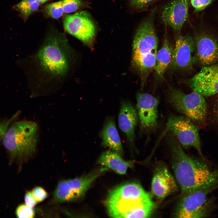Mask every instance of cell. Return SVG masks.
Returning <instances> with one entry per match:
<instances>
[{
	"label": "cell",
	"instance_id": "1",
	"mask_svg": "<svg viewBox=\"0 0 218 218\" xmlns=\"http://www.w3.org/2000/svg\"><path fill=\"white\" fill-rule=\"evenodd\" d=\"M75 56L64 34H48L25 60L31 96L47 95L59 89L70 77Z\"/></svg>",
	"mask_w": 218,
	"mask_h": 218
},
{
	"label": "cell",
	"instance_id": "2",
	"mask_svg": "<svg viewBox=\"0 0 218 218\" xmlns=\"http://www.w3.org/2000/svg\"><path fill=\"white\" fill-rule=\"evenodd\" d=\"M177 183L184 194L218 187V170H212L200 160L190 157L173 136L167 139Z\"/></svg>",
	"mask_w": 218,
	"mask_h": 218
},
{
	"label": "cell",
	"instance_id": "3",
	"mask_svg": "<svg viewBox=\"0 0 218 218\" xmlns=\"http://www.w3.org/2000/svg\"><path fill=\"white\" fill-rule=\"evenodd\" d=\"M106 206L109 215L114 218H146L153 213L155 204L150 194L134 182L121 185L107 196Z\"/></svg>",
	"mask_w": 218,
	"mask_h": 218
},
{
	"label": "cell",
	"instance_id": "4",
	"mask_svg": "<svg viewBox=\"0 0 218 218\" xmlns=\"http://www.w3.org/2000/svg\"><path fill=\"white\" fill-rule=\"evenodd\" d=\"M158 39L152 20L147 19L137 30L133 43L131 64L139 75L142 88L154 70Z\"/></svg>",
	"mask_w": 218,
	"mask_h": 218
},
{
	"label": "cell",
	"instance_id": "5",
	"mask_svg": "<svg viewBox=\"0 0 218 218\" xmlns=\"http://www.w3.org/2000/svg\"><path fill=\"white\" fill-rule=\"evenodd\" d=\"M38 126L35 122L21 121L12 123L2 140L8 153L10 163L21 162L35 153L39 141Z\"/></svg>",
	"mask_w": 218,
	"mask_h": 218
},
{
	"label": "cell",
	"instance_id": "6",
	"mask_svg": "<svg viewBox=\"0 0 218 218\" xmlns=\"http://www.w3.org/2000/svg\"><path fill=\"white\" fill-rule=\"evenodd\" d=\"M168 101L177 111L198 124L205 120L207 104L205 98L193 91L186 94L171 86L169 87Z\"/></svg>",
	"mask_w": 218,
	"mask_h": 218
},
{
	"label": "cell",
	"instance_id": "7",
	"mask_svg": "<svg viewBox=\"0 0 218 218\" xmlns=\"http://www.w3.org/2000/svg\"><path fill=\"white\" fill-rule=\"evenodd\" d=\"M213 190L205 189L184 194L177 205L174 217L180 218H198L208 216L213 201L208 194Z\"/></svg>",
	"mask_w": 218,
	"mask_h": 218
},
{
	"label": "cell",
	"instance_id": "8",
	"mask_svg": "<svg viewBox=\"0 0 218 218\" xmlns=\"http://www.w3.org/2000/svg\"><path fill=\"white\" fill-rule=\"evenodd\" d=\"M167 129L183 148L194 147L202 155L197 128L188 117L183 115L170 116L167 124Z\"/></svg>",
	"mask_w": 218,
	"mask_h": 218
},
{
	"label": "cell",
	"instance_id": "9",
	"mask_svg": "<svg viewBox=\"0 0 218 218\" xmlns=\"http://www.w3.org/2000/svg\"><path fill=\"white\" fill-rule=\"evenodd\" d=\"M101 172H94L86 175L59 182L53 193L54 201L70 202L81 197L92 183L100 175Z\"/></svg>",
	"mask_w": 218,
	"mask_h": 218
},
{
	"label": "cell",
	"instance_id": "10",
	"mask_svg": "<svg viewBox=\"0 0 218 218\" xmlns=\"http://www.w3.org/2000/svg\"><path fill=\"white\" fill-rule=\"evenodd\" d=\"M63 22L64 28L67 32L92 48L96 29L88 12L83 11L66 15Z\"/></svg>",
	"mask_w": 218,
	"mask_h": 218
},
{
	"label": "cell",
	"instance_id": "11",
	"mask_svg": "<svg viewBox=\"0 0 218 218\" xmlns=\"http://www.w3.org/2000/svg\"><path fill=\"white\" fill-rule=\"evenodd\" d=\"M196 61L194 38L189 35L177 36L173 48L172 62L169 68L177 70L189 69Z\"/></svg>",
	"mask_w": 218,
	"mask_h": 218
},
{
	"label": "cell",
	"instance_id": "12",
	"mask_svg": "<svg viewBox=\"0 0 218 218\" xmlns=\"http://www.w3.org/2000/svg\"><path fill=\"white\" fill-rule=\"evenodd\" d=\"M186 82L193 91L204 97L218 93V63L203 66L198 73Z\"/></svg>",
	"mask_w": 218,
	"mask_h": 218
},
{
	"label": "cell",
	"instance_id": "13",
	"mask_svg": "<svg viewBox=\"0 0 218 218\" xmlns=\"http://www.w3.org/2000/svg\"><path fill=\"white\" fill-rule=\"evenodd\" d=\"M137 108L142 129L150 134L157 127L158 99L147 93H139L137 96Z\"/></svg>",
	"mask_w": 218,
	"mask_h": 218
},
{
	"label": "cell",
	"instance_id": "14",
	"mask_svg": "<svg viewBox=\"0 0 218 218\" xmlns=\"http://www.w3.org/2000/svg\"><path fill=\"white\" fill-rule=\"evenodd\" d=\"M197 61L203 66L218 62V41L212 35L200 34L194 38Z\"/></svg>",
	"mask_w": 218,
	"mask_h": 218
},
{
	"label": "cell",
	"instance_id": "15",
	"mask_svg": "<svg viewBox=\"0 0 218 218\" xmlns=\"http://www.w3.org/2000/svg\"><path fill=\"white\" fill-rule=\"evenodd\" d=\"M189 0H173L164 7L161 17L165 24L179 32L188 17Z\"/></svg>",
	"mask_w": 218,
	"mask_h": 218
},
{
	"label": "cell",
	"instance_id": "16",
	"mask_svg": "<svg viewBox=\"0 0 218 218\" xmlns=\"http://www.w3.org/2000/svg\"><path fill=\"white\" fill-rule=\"evenodd\" d=\"M174 177L168 168L161 165L157 168L152 180L151 190L157 199L162 200L178 190Z\"/></svg>",
	"mask_w": 218,
	"mask_h": 218
},
{
	"label": "cell",
	"instance_id": "17",
	"mask_svg": "<svg viewBox=\"0 0 218 218\" xmlns=\"http://www.w3.org/2000/svg\"><path fill=\"white\" fill-rule=\"evenodd\" d=\"M137 116L135 110L129 102H121L118 121L121 130L126 134L129 144L134 146L135 140V129Z\"/></svg>",
	"mask_w": 218,
	"mask_h": 218
},
{
	"label": "cell",
	"instance_id": "18",
	"mask_svg": "<svg viewBox=\"0 0 218 218\" xmlns=\"http://www.w3.org/2000/svg\"><path fill=\"white\" fill-rule=\"evenodd\" d=\"M102 143L121 156L123 154L122 145L113 118L106 119L101 133Z\"/></svg>",
	"mask_w": 218,
	"mask_h": 218
},
{
	"label": "cell",
	"instance_id": "19",
	"mask_svg": "<svg viewBox=\"0 0 218 218\" xmlns=\"http://www.w3.org/2000/svg\"><path fill=\"white\" fill-rule=\"evenodd\" d=\"M97 162L119 174L124 175L129 168L133 166L134 162L126 161L115 152L107 151L102 153Z\"/></svg>",
	"mask_w": 218,
	"mask_h": 218
},
{
	"label": "cell",
	"instance_id": "20",
	"mask_svg": "<svg viewBox=\"0 0 218 218\" xmlns=\"http://www.w3.org/2000/svg\"><path fill=\"white\" fill-rule=\"evenodd\" d=\"M173 48L167 38H164L163 45L157 51L155 69V74L159 79H163L164 73L171 64Z\"/></svg>",
	"mask_w": 218,
	"mask_h": 218
},
{
	"label": "cell",
	"instance_id": "21",
	"mask_svg": "<svg viewBox=\"0 0 218 218\" xmlns=\"http://www.w3.org/2000/svg\"><path fill=\"white\" fill-rule=\"evenodd\" d=\"M41 5L36 0H22L15 7L22 15L27 18L37 11Z\"/></svg>",
	"mask_w": 218,
	"mask_h": 218
},
{
	"label": "cell",
	"instance_id": "22",
	"mask_svg": "<svg viewBox=\"0 0 218 218\" xmlns=\"http://www.w3.org/2000/svg\"><path fill=\"white\" fill-rule=\"evenodd\" d=\"M45 10L48 16L54 19L59 18L64 13L62 0L47 4Z\"/></svg>",
	"mask_w": 218,
	"mask_h": 218
},
{
	"label": "cell",
	"instance_id": "23",
	"mask_svg": "<svg viewBox=\"0 0 218 218\" xmlns=\"http://www.w3.org/2000/svg\"><path fill=\"white\" fill-rule=\"evenodd\" d=\"M62 1L64 13L74 12L85 5L82 0H62Z\"/></svg>",
	"mask_w": 218,
	"mask_h": 218
},
{
	"label": "cell",
	"instance_id": "24",
	"mask_svg": "<svg viewBox=\"0 0 218 218\" xmlns=\"http://www.w3.org/2000/svg\"><path fill=\"white\" fill-rule=\"evenodd\" d=\"M15 213L17 217L20 218H31L35 216L34 209L25 204H21L18 206L16 209Z\"/></svg>",
	"mask_w": 218,
	"mask_h": 218
},
{
	"label": "cell",
	"instance_id": "25",
	"mask_svg": "<svg viewBox=\"0 0 218 218\" xmlns=\"http://www.w3.org/2000/svg\"><path fill=\"white\" fill-rule=\"evenodd\" d=\"M18 114L17 113L9 119L0 121V142L2 140L8 127L18 116Z\"/></svg>",
	"mask_w": 218,
	"mask_h": 218
},
{
	"label": "cell",
	"instance_id": "26",
	"mask_svg": "<svg viewBox=\"0 0 218 218\" xmlns=\"http://www.w3.org/2000/svg\"><path fill=\"white\" fill-rule=\"evenodd\" d=\"M156 0H129L131 6L138 10L143 9L155 2Z\"/></svg>",
	"mask_w": 218,
	"mask_h": 218
},
{
	"label": "cell",
	"instance_id": "27",
	"mask_svg": "<svg viewBox=\"0 0 218 218\" xmlns=\"http://www.w3.org/2000/svg\"><path fill=\"white\" fill-rule=\"evenodd\" d=\"M38 202H41L48 196V193L42 187L38 186L34 187L31 191Z\"/></svg>",
	"mask_w": 218,
	"mask_h": 218
},
{
	"label": "cell",
	"instance_id": "28",
	"mask_svg": "<svg viewBox=\"0 0 218 218\" xmlns=\"http://www.w3.org/2000/svg\"><path fill=\"white\" fill-rule=\"evenodd\" d=\"M213 0H190V3L197 11L203 10L212 2Z\"/></svg>",
	"mask_w": 218,
	"mask_h": 218
},
{
	"label": "cell",
	"instance_id": "29",
	"mask_svg": "<svg viewBox=\"0 0 218 218\" xmlns=\"http://www.w3.org/2000/svg\"><path fill=\"white\" fill-rule=\"evenodd\" d=\"M24 200L25 204L32 208L38 203L31 191H28L26 192Z\"/></svg>",
	"mask_w": 218,
	"mask_h": 218
},
{
	"label": "cell",
	"instance_id": "30",
	"mask_svg": "<svg viewBox=\"0 0 218 218\" xmlns=\"http://www.w3.org/2000/svg\"><path fill=\"white\" fill-rule=\"evenodd\" d=\"M38 2L40 3L41 5L44 3L49 0H36Z\"/></svg>",
	"mask_w": 218,
	"mask_h": 218
},
{
	"label": "cell",
	"instance_id": "31",
	"mask_svg": "<svg viewBox=\"0 0 218 218\" xmlns=\"http://www.w3.org/2000/svg\"><path fill=\"white\" fill-rule=\"evenodd\" d=\"M217 104L216 114H217V116L218 117V101L217 102Z\"/></svg>",
	"mask_w": 218,
	"mask_h": 218
}]
</instances>
